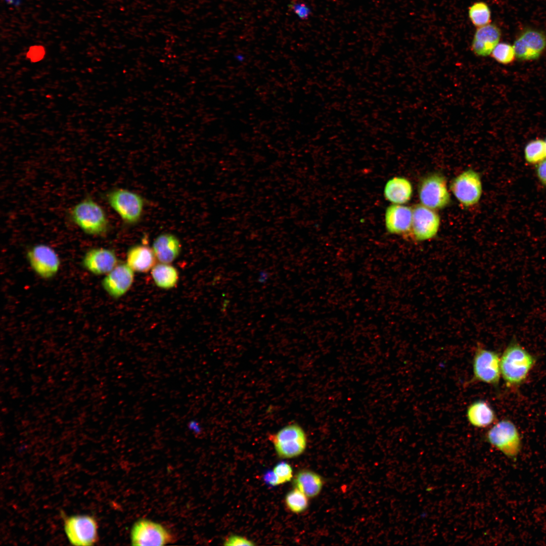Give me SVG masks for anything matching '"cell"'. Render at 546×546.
<instances>
[{
    "label": "cell",
    "instance_id": "cell-1",
    "mask_svg": "<svg viewBox=\"0 0 546 546\" xmlns=\"http://www.w3.org/2000/svg\"><path fill=\"white\" fill-rule=\"evenodd\" d=\"M535 363L534 357L515 342L511 343L500 359V374L509 387L522 383Z\"/></svg>",
    "mask_w": 546,
    "mask_h": 546
},
{
    "label": "cell",
    "instance_id": "cell-2",
    "mask_svg": "<svg viewBox=\"0 0 546 546\" xmlns=\"http://www.w3.org/2000/svg\"><path fill=\"white\" fill-rule=\"evenodd\" d=\"M69 214L74 223L87 235L102 236L109 230L110 223L104 209L91 198L78 202Z\"/></svg>",
    "mask_w": 546,
    "mask_h": 546
},
{
    "label": "cell",
    "instance_id": "cell-3",
    "mask_svg": "<svg viewBox=\"0 0 546 546\" xmlns=\"http://www.w3.org/2000/svg\"><path fill=\"white\" fill-rule=\"evenodd\" d=\"M106 199L125 224L134 225L141 220L145 202L140 194L126 189L117 188L109 191Z\"/></svg>",
    "mask_w": 546,
    "mask_h": 546
},
{
    "label": "cell",
    "instance_id": "cell-4",
    "mask_svg": "<svg viewBox=\"0 0 546 546\" xmlns=\"http://www.w3.org/2000/svg\"><path fill=\"white\" fill-rule=\"evenodd\" d=\"M269 441L274 446L278 456L290 459L301 455L307 445L306 434L303 428L296 423H290L277 432L270 434Z\"/></svg>",
    "mask_w": 546,
    "mask_h": 546
},
{
    "label": "cell",
    "instance_id": "cell-5",
    "mask_svg": "<svg viewBox=\"0 0 546 546\" xmlns=\"http://www.w3.org/2000/svg\"><path fill=\"white\" fill-rule=\"evenodd\" d=\"M486 436L490 444L510 459H516L520 452L522 442L520 434L511 421L498 422L488 431Z\"/></svg>",
    "mask_w": 546,
    "mask_h": 546
},
{
    "label": "cell",
    "instance_id": "cell-6",
    "mask_svg": "<svg viewBox=\"0 0 546 546\" xmlns=\"http://www.w3.org/2000/svg\"><path fill=\"white\" fill-rule=\"evenodd\" d=\"M65 533L70 543L75 545H93L98 540V523L88 515H75L64 517Z\"/></svg>",
    "mask_w": 546,
    "mask_h": 546
},
{
    "label": "cell",
    "instance_id": "cell-7",
    "mask_svg": "<svg viewBox=\"0 0 546 546\" xmlns=\"http://www.w3.org/2000/svg\"><path fill=\"white\" fill-rule=\"evenodd\" d=\"M418 193L421 204L433 210L444 208L450 202L446 179L439 173L430 174L423 178L419 184Z\"/></svg>",
    "mask_w": 546,
    "mask_h": 546
},
{
    "label": "cell",
    "instance_id": "cell-8",
    "mask_svg": "<svg viewBox=\"0 0 546 546\" xmlns=\"http://www.w3.org/2000/svg\"><path fill=\"white\" fill-rule=\"evenodd\" d=\"M26 256L32 270L41 279H51L59 272L60 258L56 251L48 245L38 244L29 247Z\"/></svg>",
    "mask_w": 546,
    "mask_h": 546
},
{
    "label": "cell",
    "instance_id": "cell-9",
    "mask_svg": "<svg viewBox=\"0 0 546 546\" xmlns=\"http://www.w3.org/2000/svg\"><path fill=\"white\" fill-rule=\"evenodd\" d=\"M450 190L465 207L475 205L480 200L482 192L480 176L473 170H466L452 179Z\"/></svg>",
    "mask_w": 546,
    "mask_h": 546
},
{
    "label": "cell",
    "instance_id": "cell-10",
    "mask_svg": "<svg viewBox=\"0 0 546 546\" xmlns=\"http://www.w3.org/2000/svg\"><path fill=\"white\" fill-rule=\"evenodd\" d=\"M474 380L493 385L498 384L500 375V359L493 351L478 347L473 359Z\"/></svg>",
    "mask_w": 546,
    "mask_h": 546
},
{
    "label": "cell",
    "instance_id": "cell-11",
    "mask_svg": "<svg viewBox=\"0 0 546 546\" xmlns=\"http://www.w3.org/2000/svg\"><path fill=\"white\" fill-rule=\"evenodd\" d=\"M172 538L163 526L147 520L135 523L131 533V542L134 545H162L172 541Z\"/></svg>",
    "mask_w": 546,
    "mask_h": 546
},
{
    "label": "cell",
    "instance_id": "cell-12",
    "mask_svg": "<svg viewBox=\"0 0 546 546\" xmlns=\"http://www.w3.org/2000/svg\"><path fill=\"white\" fill-rule=\"evenodd\" d=\"M413 209L412 233L418 241L429 240L437 235L440 218L434 210L422 204H417Z\"/></svg>",
    "mask_w": 546,
    "mask_h": 546
},
{
    "label": "cell",
    "instance_id": "cell-13",
    "mask_svg": "<svg viewBox=\"0 0 546 546\" xmlns=\"http://www.w3.org/2000/svg\"><path fill=\"white\" fill-rule=\"evenodd\" d=\"M513 47L516 57L519 60L536 59L546 49V34L537 29H526L518 35Z\"/></svg>",
    "mask_w": 546,
    "mask_h": 546
},
{
    "label": "cell",
    "instance_id": "cell-14",
    "mask_svg": "<svg viewBox=\"0 0 546 546\" xmlns=\"http://www.w3.org/2000/svg\"><path fill=\"white\" fill-rule=\"evenodd\" d=\"M133 280L134 271L127 263H118L106 275L102 281V286L109 296L119 298L129 290Z\"/></svg>",
    "mask_w": 546,
    "mask_h": 546
},
{
    "label": "cell",
    "instance_id": "cell-15",
    "mask_svg": "<svg viewBox=\"0 0 546 546\" xmlns=\"http://www.w3.org/2000/svg\"><path fill=\"white\" fill-rule=\"evenodd\" d=\"M118 264V259L114 251L103 247L89 249L85 252L81 260L82 266L96 276L107 274Z\"/></svg>",
    "mask_w": 546,
    "mask_h": 546
},
{
    "label": "cell",
    "instance_id": "cell-16",
    "mask_svg": "<svg viewBox=\"0 0 546 546\" xmlns=\"http://www.w3.org/2000/svg\"><path fill=\"white\" fill-rule=\"evenodd\" d=\"M413 220L412 208L401 204L388 206L385 213L387 231L394 235H405L411 231Z\"/></svg>",
    "mask_w": 546,
    "mask_h": 546
},
{
    "label": "cell",
    "instance_id": "cell-17",
    "mask_svg": "<svg viewBox=\"0 0 546 546\" xmlns=\"http://www.w3.org/2000/svg\"><path fill=\"white\" fill-rule=\"evenodd\" d=\"M501 37L499 28L494 24L477 28L472 40L471 49L478 57L490 55Z\"/></svg>",
    "mask_w": 546,
    "mask_h": 546
},
{
    "label": "cell",
    "instance_id": "cell-18",
    "mask_svg": "<svg viewBox=\"0 0 546 546\" xmlns=\"http://www.w3.org/2000/svg\"><path fill=\"white\" fill-rule=\"evenodd\" d=\"M152 249L161 263H170L178 256L181 244L178 238L171 233H162L154 240Z\"/></svg>",
    "mask_w": 546,
    "mask_h": 546
},
{
    "label": "cell",
    "instance_id": "cell-19",
    "mask_svg": "<svg viewBox=\"0 0 546 546\" xmlns=\"http://www.w3.org/2000/svg\"><path fill=\"white\" fill-rule=\"evenodd\" d=\"M156 257L152 248L143 244L131 247L126 255V263L134 271L148 272L156 264Z\"/></svg>",
    "mask_w": 546,
    "mask_h": 546
},
{
    "label": "cell",
    "instance_id": "cell-20",
    "mask_svg": "<svg viewBox=\"0 0 546 546\" xmlns=\"http://www.w3.org/2000/svg\"><path fill=\"white\" fill-rule=\"evenodd\" d=\"M411 182L403 177H394L385 185L384 195L385 199L395 204H403L410 200L413 194Z\"/></svg>",
    "mask_w": 546,
    "mask_h": 546
},
{
    "label": "cell",
    "instance_id": "cell-21",
    "mask_svg": "<svg viewBox=\"0 0 546 546\" xmlns=\"http://www.w3.org/2000/svg\"><path fill=\"white\" fill-rule=\"evenodd\" d=\"M296 488L304 493L308 497L317 496L324 486V480L318 474L308 470L298 472L294 478Z\"/></svg>",
    "mask_w": 546,
    "mask_h": 546
},
{
    "label": "cell",
    "instance_id": "cell-22",
    "mask_svg": "<svg viewBox=\"0 0 546 546\" xmlns=\"http://www.w3.org/2000/svg\"><path fill=\"white\" fill-rule=\"evenodd\" d=\"M467 416L470 424L478 428L486 427L495 420L493 408L484 400L476 401L470 404L467 409Z\"/></svg>",
    "mask_w": 546,
    "mask_h": 546
},
{
    "label": "cell",
    "instance_id": "cell-23",
    "mask_svg": "<svg viewBox=\"0 0 546 546\" xmlns=\"http://www.w3.org/2000/svg\"><path fill=\"white\" fill-rule=\"evenodd\" d=\"M151 275L157 286L163 289L173 288L178 280L177 269L169 263L156 264L151 269Z\"/></svg>",
    "mask_w": 546,
    "mask_h": 546
},
{
    "label": "cell",
    "instance_id": "cell-24",
    "mask_svg": "<svg viewBox=\"0 0 546 546\" xmlns=\"http://www.w3.org/2000/svg\"><path fill=\"white\" fill-rule=\"evenodd\" d=\"M468 14L470 21L477 28L488 25L491 22L490 10L484 2L474 3L469 7Z\"/></svg>",
    "mask_w": 546,
    "mask_h": 546
},
{
    "label": "cell",
    "instance_id": "cell-25",
    "mask_svg": "<svg viewBox=\"0 0 546 546\" xmlns=\"http://www.w3.org/2000/svg\"><path fill=\"white\" fill-rule=\"evenodd\" d=\"M285 501L288 509L294 513H301L308 506V497L296 487L286 494Z\"/></svg>",
    "mask_w": 546,
    "mask_h": 546
},
{
    "label": "cell",
    "instance_id": "cell-26",
    "mask_svg": "<svg viewBox=\"0 0 546 546\" xmlns=\"http://www.w3.org/2000/svg\"><path fill=\"white\" fill-rule=\"evenodd\" d=\"M526 161L531 164H537L546 158V144L544 141L535 140L529 142L524 149Z\"/></svg>",
    "mask_w": 546,
    "mask_h": 546
},
{
    "label": "cell",
    "instance_id": "cell-27",
    "mask_svg": "<svg viewBox=\"0 0 546 546\" xmlns=\"http://www.w3.org/2000/svg\"><path fill=\"white\" fill-rule=\"evenodd\" d=\"M490 55L497 62L504 65L513 62L516 57L513 46L506 42L498 43Z\"/></svg>",
    "mask_w": 546,
    "mask_h": 546
},
{
    "label": "cell",
    "instance_id": "cell-28",
    "mask_svg": "<svg viewBox=\"0 0 546 546\" xmlns=\"http://www.w3.org/2000/svg\"><path fill=\"white\" fill-rule=\"evenodd\" d=\"M288 7L300 19L307 20L311 15V10L302 0H291Z\"/></svg>",
    "mask_w": 546,
    "mask_h": 546
},
{
    "label": "cell",
    "instance_id": "cell-29",
    "mask_svg": "<svg viewBox=\"0 0 546 546\" xmlns=\"http://www.w3.org/2000/svg\"><path fill=\"white\" fill-rule=\"evenodd\" d=\"M272 471L278 476L281 484L290 481L293 477V470L288 463L281 462L276 465Z\"/></svg>",
    "mask_w": 546,
    "mask_h": 546
},
{
    "label": "cell",
    "instance_id": "cell-30",
    "mask_svg": "<svg viewBox=\"0 0 546 546\" xmlns=\"http://www.w3.org/2000/svg\"><path fill=\"white\" fill-rule=\"evenodd\" d=\"M224 545H254V543L246 537L240 535H232L225 539Z\"/></svg>",
    "mask_w": 546,
    "mask_h": 546
},
{
    "label": "cell",
    "instance_id": "cell-31",
    "mask_svg": "<svg viewBox=\"0 0 546 546\" xmlns=\"http://www.w3.org/2000/svg\"><path fill=\"white\" fill-rule=\"evenodd\" d=\"M536 172L539 180L546 186V158L537 163Z\"/></svg>",
    "mask_w": 546,
    "mask_h": 546
},
{
    "label": "cell",
    "instance_id": "cell-32",
    "mask_svg": "<svg viewBox=\"0 0 546 546\" xmlns=\"http://www.w3.org/2000/svg\"><path fill=\"white\" fill-rule=\"evenodd\" d=\"M44 55V51L42 49L35 47L31 49L28 53V57L33 62L38 61L41 60Z\"/></svg>",
    "mask_w": 546,
    "mask_h": 546
},
{
    "label": "cell",
    "instance_id": "cell-33",
    "mask_svg": "<svg viewBox=\"0 0 546 546\" xmlns=\"http://www.w3.org/2000/svg\"><path fill=\"white\" fill-rule=\"evenodd\" d=\"M264 479L267 483L271 486H277L281 484L278 476L273 471L267 472L264 476Z\"/></svg>",
    "mask_w": 546,
    "mask_h": 546
},
{
    "label": "cell",
    "instance_id": "cell-34",
    "mask_svg": "<svg viewBox=\"0 0 546 546\" xmlns=\"http://www.w3.org/2000/svg\"><path fill=\"white\" fill-rule=\"evenodd\" d=\"M188 426L190 430L195 432H199L200 430V425L195 420H190L188 423Z\"/></svg>",
    "mask_w": 546,
    "mask_h": 546
},
{
    "label": "cell",
    "instance_id": "cell-35",
    "mask_svg": "<svg viewBox=\"0 0 546 546\" xmlns=\"http://www.w3.org/2000/svg\"><path fill=\"white\" fill-rule=\"evenodd\" d=\"M268 277V274L265 271H261L260 272V276L258 278V281L260 283H263L266 281Z\"/></svg>",
    "mask_w": 546,
    "mask_h": 546
},
{
    "label": "cell",
    "instance_id": "cell-36",
    "mask_svg": "<svg viewBox=\"0 0 546 546\" xmlns=\"http://www.w3.org/2000/svg\"><path fill=\"white\" fill-rule=\"evenodd\" d=\"M544 142H545V144H546V139H545V140Z\"/></svg>",
    "mask_w": 546,
    "mask_h": 546
}]
</instances>
